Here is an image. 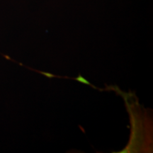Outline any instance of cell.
Here are the masks:
<instances>
[{
    "label": "cell",
    "mask_w": 153,
    "mask_h": 153,
    "mask_svg": "<svg viewBox=\"0 0 153 153\" xmlns=\"http://www.w3.org/2000/svg\"><path fill=\"white\" fill-rule=\"evenodd\" d=\"M76 81H78L79 82H81V83H83V84H85V85H90V83H89V81H87V80H86L85 78L82 77V76H79L77 78H76Z\"/></svg>",
    "instance_id": "1"
},
{
    "label": "cell",
    "mask_w": 153,
    "mask_h": 153,
    "mask_svg": "<svg viewBox=\"0 0 153 153\" xmlns=\"http://www.w3.org/2000/svg\"><path fill=\"white\" fill-rule=\"evenodd\" d=\"M42 74H44V75H46L48 77H53V74H49V73H45V72H41Z\"/></svg>",
    "instance_id": "2"
}]
</instances>
